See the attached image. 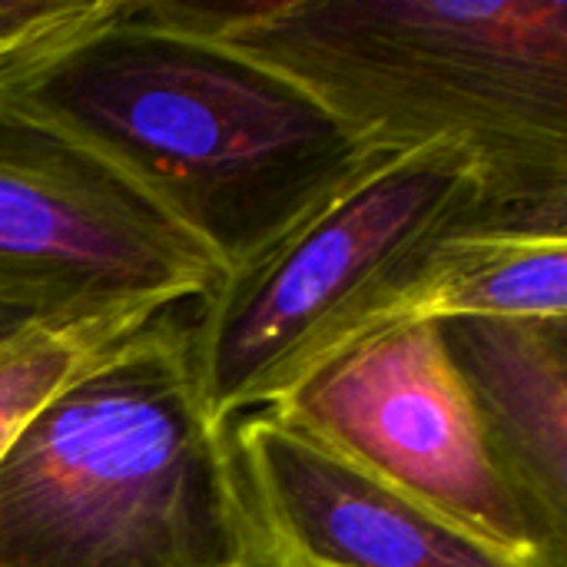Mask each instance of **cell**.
Here are the masks:
<instances>
[{"instance_id":"1","label":"cell","mask_w":567,"mask_h":567,"mask_svg":"<svg viewBox=\"0 0 567 567\" xmlns=\"http://www.w3.org/2000/svg\"><path fill=\"white\" fill-rule=\"evenodd\" d=\"M0 103L123 176L219 279L385 153L292 80L153 17L146 0H100L0 63Z\"/></svg>"},{"instance_id":"5","label":"cell","mask_w":567,"mask_h":567,"mask_svg":"<svg viewBox=\"0 0 567 567\" xmlns=\"http://www.w3.org/2000/svg\"><path fill=\"white\" fill-rule=\"evenodd\" d=\"M269 409L515 567H567L565 545L498 465L439 326L382 329Z\"/></svg>"},{"instance_id":"9","label":"cell","mask_w":567,"mask_h":567,"mask_svg":"<svg viewBox=\"0 0 567 567\" xmlns=\"http://www.w3.org/2000/svg\"><path fill=\"white\" fill-rule=\"evenodd\" d=\"M462 319H567V233L502 223L449 233L372 312L355 342L395 326Z\"/></svg>"},{"instance_id":"2","label":"cell","mask_w":567,"mask_h":567,"mask_svg":"<svg viewBox=\"0 0 567 567\" xmlns=\"http://www.w3.org/2000/svg\"><path fill=\"white\" fill-rule=\"evenodd\" d=\"M379 150L468 146L498 223L567 233V0H146Z\"/></svg>"},{"instance_id":"7","label":"cell","mask_w":567,"mask_h":567,"mask_svg":"<svg viewBox=\"0 0 567 567\" xmlns=\"http://www.w3.org/2000/svg\"><path fill=\"white\" fill-rule=\"evenodd\" d=\"M256 567H515L272 409L229 425Z\"/></svg>"},{"instance_id":"12","label":"cell","mask_w":567,"mask_h":567,"mask_svg":"<svg viewBox=\"0 0 567 567\" xmlns=\"http://www.w3.org/2000/svg\"><path fill=\"white\" fill-rule=\"evenodd\" d=\"M96 3L100 0H0V63L80 23Z\"/></svg>"},{"instance_id":"3","label":"cell","mask_w":567,"mask_h":567,"mask_svg":"<svg viewBox=\"0 0 567 567\" xmlns=\"http://www.w3.org/2000/svg\"><path fill=\"white\" fill-rule=\"evenodd\" d=\"M183 312H163L0 455V567H256Z\"/></svg>"},{"instance_id":"8","label":"cell","mask_w":567,"mask_h":567,"mask_svg":"<svg viewBox=\"0 0 567 567\" xmlns=\"http://www.w3.org/2000/svg\"><path fill=\"white\" fill-rule=\"evenodd\" d=\"M439 336L498 465L567 548V319H462Z\"/></svg>"},{"instance_id":"6","label":"cell","mask_w":567,"mask_h":567,"mask_svg":"<svg viewBox=\"0 0 567 567\" xmlns=\"http://www.w3.org/2000/svg\"><path fill=\"white\" fill-rule=\"evenodd\" d=\"M0 266L86 299H203L219 269L106 163L0 103Z\"/></svg>"},{"instance_id":"10","label":"cell","mask_w":567,"mask_h":567,"mask_svg":"<svg viewBox=\"0 0 567 567\" xmlns=\"http://www.w3.org/2000/svg\"><path fill=\"white\" fill-rule=\"evenodd\" d=\"M176 302L103 299L70 309L0 346V455L66 389L83 382Z\"/></svg>"},{"instance_id":"4","label":"cell","mask_w":567,"mask_h":567,"mask_svg":"<svg viewBox=\"0 0 567 567\" xmlns=\"http://www.w3.org/2000/svg\"><path fill=\"white\" fill-rule=\"evenodd\" d=\"M475 223L498 219L468 146L442 140L375 153L196 299L186 346L206 422L229 432L243 415L276 405L355 342L439 239Z\"/></svg>"},{"instance_id":"11","label":"cell","mask_w":567,"mask_h":567,"mask_svg":"<svg viewBox=\"0 0 567 567\" xmlns=\"http://www.w3.org/2000/svg\"><path fill=\"white\" fill-rule=\"evenodd\" d=\"M86 302H103V299H86L53 279L0 266V346Z\"/></svg>"}]
</instances>
